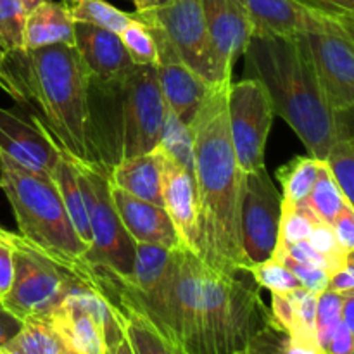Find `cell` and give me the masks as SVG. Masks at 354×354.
Segmentation results:
<instances>
[{
  "label": "cell",
  "mask_w": 354,
  "mask_h": 354,
  "mask_svg": "<svg viewBox=\"0 0 354 354\" xmlns=\"http://www.w3.org/2000/svg\"><path fill=\"white\" fill-rule=\"evenodd\" d=\"M320 159L313 156H297L275 171L282 187V203L287 206L301 207L306 203L318 178Z\"/></svg>",
  "instance_id": "obj_24"
},
{
  "label": "cell",
  "mask_w": 354,
  "mask_h": 354,
  "mask_svg": "<svg viewBox=\"0 0 354 354\" xmlns=\"http://www.w3.org/2000/svg\"><path fill=\"white\" fill-rule=\"evenodd\" d=\"M75 47V23L61 2L44 0L28 10L24 26V50L47 47V45Z\"/></svg>",
  "instance_id": "obj_22"
},
{
  "label": "cell",
  "mask_w": 354,
  "mask_h": 354,
  "mask_svg": "<svg viewBox=\"0 0 354 354\" xmlns=\"http://www.w3.org/2000/svg\"><path fill=\"white\" fill-rule=\"evenodd\" d=\"M107 180L116 189L162 207V152L158 147L118 162L107 173Z\"/></svg>",
  "instance_id": "obj_20"
},
{
  "label": "cell",
  "mask_w": 354,
  "mask_h": 354,
  "mask_svg": "<svg viewBox=\"0 0 354 354\" xmlns=\"http://www.w3.org/2000/svg\"><path fill=\"white\" fill-rule=\"evenodd\" d=\"M341 322L354 332V290L353 292L342 294Z\"/></svg>",
  "instance_id": "obj_50"
},
{
  "label": "cell",
  "mask_w": 354,
  "mask_h": 354,
  "mask_svg": "<svg viewBox=\"0 0 354 354\" xmlns=\"http://www.w3.org/2000/svg\"><path fill=\"white\" fill-rule=\"evenodd\" d=\"M0 354H3V353H2V351H0Z\"/></svg>",
  "instance_id": "obj_58"
},
{
  "label": "cell",
  "mask_w": 354,
  "mask_h": 354,
  "mask_svg": "<svg viewBox=\"0 0 354 354\" xmlns=\"http://www.w3.org/2000/svg\"><path fill=\"white\" fill-rule=\"evenodd\" d=\"M0 90H3L6 93H9L10 97H12L16 102H26V95L23 93V90H21V86L17 85V82L14 78H10V76H6V75H0Z\"/></svg>",
  "instance_id": "obj_49"
},
{
  "label": "cell",
  "mask_w": 354,
  "mask_h": 354,
  "mask_svg": "<svg viewBox=\"0 0 354 354\" xmlns=\"http://www.w3.org/2000/svg\"><path fill=\"white\" fill-rule=\"evenodd\" d=\"M140 21L149 28L154 38L156 52H158L156 71H158L159 88L166 107L173 111L182 123L190 124L206 97L209 95L213 85L206 83L192 69L187 68L176 48L158 24L145 19Z\"/></svg>",
  "instance_id": "obj_14"
},
{
  "label": "cell",
  "mask_w": 354,
  "mask_h": 354,
  "mask_svg": "<svg viewBox=\"0 0 354 354\" xmlns=\"http://www.w3.org/2000/svg\"><path fill=\"white\" fill-rule=\"evenodd\" d=\"M120 38L135 66H156L158 52L154 38L149 28L140 19L133 17V14L127 28L120 33Z\"/></svg>",
  "instance_id": "obj_35"
},
{
  "label": "cell",
  "mask_w": 354,
  "mask_h": 354,
  "mask_svg": "<svg viewBox=\"0 0 354 354\" xmlns=\"http://www.w3.org/2000/svg\"><path fill=\"white\" fill-rule=\"evenodd\" d=\"M239 2L249 14L254 35L259 37L290 38L308 31L322 30L341 21L306 9L296 0H239Z\"/></svg>",
  "instance_id": "obj_17"
},
{
  "label": "cell",
  "mask_w": 354,
  "mask_h": 354,
  "mask_svg": "<svg viewBox=\"0 0 354 354\" xmlns=\"http://www.w3.org/2000/svg\"><path fill=\"white\" fill-rule=\"evenodd\" d=\"M21 2H23L24 6H26V9L30 10V9H33L35 6H38L40 2H44V0H21Z\"/></svg>",
  "instance_id": "obj_54"
},
{
  "label": "cell",
  "mask_w": 354,
  "mask_h": 354,
  "mask_svg": "<svg viewBox=\"0 0 354 354\" xmlns=\"http://www.w3.org/2000/svg\"><path fill=\"white\" fill-rule=\"evenodd\" d=\"M315 218L301 207L287 206L282 203V211H280V225H279V237H277V248L272 258L282 259L283 252L289 245L296 244L299 241H306L313 230Z\"/></svg>",
  "instance_id": "obj_34"
},
{
  "label": "cell",
  "mask_w": 354,
  "mask_h": 354,
  "mask_svg": "<svg viewBox=\"0 0 354 354\" xmlns=\"http://www.w3.org/2000/svg\"><path fill=\"white\" fill-rule=\"evenodd\" d=\"M64 154L76 171L92 232V244L85 254V263L93 272L106 273L120 282H128L133 268L135 242L118 216L111 199L107 173L95 162L78 159L66 151Z\"/></svg>",
  "instance_id": "obj_7"
},
{
  "label": "cell",
  "mask_w": 354,
  "mask_h": 354,
  "mask_svg": "<svg viewBox=\"0 0 354 354\" xmlns=\"http://www.w3.org/2000/svg\"><path fill=\"white\" fill-rule=\"evenodd\" d=\"M304 209L311 214L317 221L322 223L332 225L337 214L341 213L344 207H351L346 203L344 196H342L341 189L335 183L334 176L328 171L325 161H320V168H318V178L315 182L313 190L308 196L306 203L303 204ZM354 209V207H351Z\"/></svg>",
  "instance_id": "obj_26"
},
{
  "label": "cell",
  "mask_w": 354,
  "mask_h": 354,
  "mask_svg": "<svg viewBox=\"0 0 354 354\" xmlns=\"http://www.w3.org/2000/svg\"><path fill=\"white\" fill-rule=\"evenodd\" d=\"M294 310V327L287 337L289 342L299 348L317 351V339H315V317H317V294L308 292L303 287L287 292Z\"/></svg>",
  "instance_id": "obj_31"
},
{
  "label": "cell",
  "mask_w": 354,
  "mask_h": 354,
  "mask_svg": "<svg viewBox=\"0 0 354 354\" xmlns=\"http://www.w3.org/2000/svg\"><path fill=\"white\" fill-rule=\"evenodd\" d=\"M214 85L189 124L194 138V178L199 206V259L213 272H248L242 254L241 203L244 171L228 130L227 93Z\"/></svg>",
  "instance_id": "obj_1"
},
{
  "label": "cell",
  "mask_w": 354,
  "mask_h": 354,
  "mask_svg": "<svg viewBox=\"0 0 354 354\" xmlns=\"http://www.w3.org/2000/svg\"><path fill=\"white\" fill-rule=\"evenodd\" d=\"M214 85H230L235 62L242 57L254 30L239 0H203Z\"/></svg>",
  "instance_id": "obj_13"
},
{
  "label": "cell",
  "mask_w": 354,
  "mask_h": 354,
  "mask_svg": "<svg viewBox=\"0 0 354 354\" xmlns=\"http://www.w3.org/2000/svg\"><path fill=\"white\" fill-rule=\"evenodd\" d=\"M0 151L28 171L48 178L61 159L54 135L44 118L23 120L12 111L0 107Z\"/></svg>",
  "instance_id": "obj_15"
},
{
  "label": "cell",
  "mask_w": 354,
  "mask_h": 354,
  "mask_svg": "<svg viewBox=\"0 0 354 354\" xmlns=\"http://www.w3.org/2000/svg\"><path fill=\"white\" fill-rule=\"evenodd\" d=\"M16 64L10 73L23 93L33 97L45 124L68 154L88 161L86 118L90 75L76 47L47 45L7 55Z\"/></svg>",
  "instance_id": "obj_4"
},
{
  "label": "cell",
  "mask_w": 354,
  "mask_h": 354,
  "mask_svg": "<svg viewBox=\"0 0 354 354\" xmlns=\"http://www.w3.org/2000/svg\"><path fill=\"white\" fill-rule=\"evenodd\" d=\"M297 3L315 12L354 23V0H296Z\"/></svg>",
  "instance_id": "obj_42"
},
{
  "label": "cell",
  "mask_w": 354,
  "mask_h": 354,
  "mask_svg": "<svg viewBox=\"0 0 354 354\" xmlns=\"http://www.w3.org/2000/svg\"><path fill=\"white\" fill-rule=\"evenodd\" d=\"M272 322L249 272L234 275L203 265V337L206 354H248L254 335Z\"/></svg>",
  "instance_id": "obj_6"
},
{
  "label": "cell",
  "mask_w": 354,
  "mask_h": 354,
  "mask_svg": "<svg viewBox=\"0 0 354 354\" xmlns=\"http://www.w3.org/2000/svg\"><path fill=\"white\" fill-rule=\"evenodd\" d=\"M6 349L21 354H64L68 351L64 341L50 327L45 318H24L23 328Z\"/></svg>",
  "instance_id": "obj_29"
},
{
  "label": "cell",
  "mask_w": 354,
  "mask_h": 354,
  "mask_svg": "<svg viewBox=\"0 0 354 354\" xmlns=\"http://www.w3.org/2000/svg\"><path fill=\"white\" fill-rule=\"evenodd\" d=\"M289 337L270 322L252 339L248 354H289Z\"/></svg>",
  "instance_id": "obj_41"
},
{
  "label": "cell",
  "mask_w": 354,
  "mask_h": 354,
  "mask_svg": "<svg viewBox=\"0 0 354 354\" xmlns=\"http://www.w3.org/2000/svg\"><path fill=\"white\" fill-rule=\"evenodd\" d=\"M106 354H133V349H131L127 335H123V339L118 344H114L111 349H107Z\"/></svg>",
  "instance_id": "obj_51"
},
{
  "label": "cell",
  "mask_w": 354,
  "mask_h": 354,
  "mask_svg": "<svg viewBox=\"0 0 354 354\" xmlns=\"http://www.w3.org/2000/svg\"><path fill=\"white\" fill-rule=\"evenodd\" d=\"M64 354H75V353H73V351H71V349H68V351H66Z\"/></svg>",
  "instance_id": "obj_57"
},
{
  "label": "cell",
  "mask_w": 354,
  "mask_h": 354,
  "mask_svg": "<svg viewBox=\"0 0 354 354\" xmlns=\"http://www.w3.org/2000/svg\"><path fill=\"white\" fill-rule=\"evenodd\" d=\"M325 165L341 189L346 203L354 207V142L353 137L339 138L328 149Z\"/></svg>",
  "instance_id": "obj_32"
},
{
  "label": "cell",
  "mask_w": 354,
  "mask_h": 354,
  "mask_svg": "<svg viewBox=\"0 0 354 354\" xmlns=\"http://www.w3.org/2000/svg\"><path fill=\"white\" fill-rule=\"evenodd\" d=\"M354 353V332L339 322L337 328L332 334L330 341L318 354H353Z\"/></svg>",
  "instance_id": "obj_46"
},
{
  "label": "cell",
  "mask_w": 354,
  "mask_h": 354,
  "mask_svg": "<svg viewBox=\"0 0 354 354\" xmlns=\"http://www.w3.org/2000/svg\"><path fill=\"white\" fill-rule=\"evenodd\" d=\"M162 207L168 213L180 244L199 252V206L194 173L162 154Z\"/></svg>",
  "instance_id": "obj_16"
},
{
  "label": "cell",
  "mask_w": 354,
  "mask_h": 354,
  "mask_svg": "<svg viewBox=\"0 0 354 354\" xmlns=\"http://www.w3.org/2000/svg\"><path fill=\"white\" fill-rule=\"evenodd\" d=\"M55 144H57L59 152H61V159H59L57 165L54 166L48 180L54 183L55 190H57L59 197H61L62 204H64L66 211H68V216L69 220H71V225L73 228H75L76 235H78L80 241H82L86 248H90V244H92V232H90L85 199H83L82 189H80L78 178H76V171L57 140H55Z\"/></svg>",
  "instance_id": "obj_23"
},
{
  "label": "cell",
  "mask_w": 354,
  "mask_h": 354,
  "mask_svg": "<svg viewBox=\"0 0 354 354\" xmlns=\"http://www.w3.org/2000/svg\"><path fill=\"white\" fill-rule=\"evenodd\" d=\"M166 2H169V0H151V9L162 6V3H166Z\"/></svg>",
  "instance_id": "obj_55"
},
{
  "label": "cell",
  "mask_w": 354,
  "mask_h": 354,
  "mask_svg": "<svg viewBox=\"0 0 354 354\" xmlns=\"http://www.w3.org/2000/svg\"><path fill=\"white\" fill-rule=\"evenodd\" d=\"M133 354H187L166 341L140 313L124 304H113Z\"/></svg>",
  "instance_id": "obj_25"
},
{
  "label": "cell",
  "mask_w": 354,
  "mask_h": 354,
  "mask_svg": "<svg viewBox=\"0 0 354 354\" xmlns=\"http://www.w3.org/2000/svg\"><path fill=\"white\" fill-rule=\"evenodd\" d=\"M28 9L21 0H0V48L6 55L24 52Z\"/></svg>",
  "instance_id": "obj_33"
},
{
  "label": "cell",
  "mask_w": 354,
  "mask_h": 354,
  "mask_svg": "<svg viewBox=\"0 0 354 354\" xmlns=\"http://www.w3.org/2000/svg\"><path fill=\"white\" fill-rule=\"evenodd\" d=\"M337 237L339 245H341L344 254H353L354 252V209L351 207H344L337 218L332 223Z\"/></svg>",
  "instance_id": "obj_45"
},
{
  "label": "cell",
  "mask_w": 354,
  "mask_h": 354,
  "mask_svg": "<svg viewBox=\"0 0 354 354\" xmlns=\"http://www.w3.org/2000/svg\"><path fill=\"white\" fill-rule=\"evenodd\" d=\"M301 37L332 109L337 113H353L354 24L337 21Z\"/></svg>",
  "instance_id": "obj_10"
},
{
  "label": "cell",
  "mask_w": 354,
  "mask_h": 354,
  "mask_svg": "<svg viewBox=\"0 0 354 354\" xmlns=\"http://www.w3.org/2000/svg\"><path fill=\"white\" fill-rule=\"evenodd\" d=\"M280 261H283V265L294 273L297 280H299V286L303 289H306L311 294H322L324 290L328 289V282H330V275L327 272L320 268H315V266L303 265V263H297L290 258H282Z\"/></svg>",
  "instance_id": "obj_40"
},
{
  "label": "cell",
  "mask_w": 354,
  "mask_h": 354,
  "mask_svg": "<svg viewBox=\"0 0 354 354\" xmlns=\"http://www.w3.org/2000/svg\"><path fill=\"white\" fill-rule=\"evenodd\" d=\"M0 189L9 201L21 237L95 290V272L85 263L88 248L76 235L54 183L24 169L0 151Z\"/></svg>",
  "instance_id": "obj_5"
},
{
  "label": "cell",
  "mask_w": 354,
  "mask_h": 354,
  "mask_svg": "<svg viewBox=\"0 0 354 354\" xmlns=\"http://www.w3.org/2000/svg\"><path fill=\"white\" fill-rule=\"evenodd\" d=\"M73 23H86L106 28L120 35L131 21V14L120 10L107 0H61Z\"/></svg>",
  "instance_id": "obj_28"
},
{
  "label": "cell",
  "mask_w": 354,
  "mask_h": 354,
  "mask_svg": "<svg viewBox=\"0 0 354 354\" xmlns=\"http://www.w3.org/2000/svg\"><path fill=\"white\" fill-rule=\"evenodd\" d=\"M306 241L310 242V245L315 249V251L327 256V258L334 259L335 263H341V265L349 258V256H351L342 252L332 225L322 223V221H315L313 230H311L310 237H308Z\"/></svg>",
  "instance_id": "obj_38"
},
{
  "label": "cell",
  "mask_w": 354,
  "mask_h": 354,
  "mask_svg": "<svg viewBox=\"0 0 354 354\" xmlns=\"http://www.w3.org/2000/svg\"><path fill=\"white\" fill-rule=\"evenodd\" d=\"M88 161L109 173L118 162L154 151L166 116L156 66H131L113 80L88 82Z\"/></svg>",
  "instance_id": "obj_3"
},
{
  "label": "cell",
  "mask_w": 354,
  "mask_h": 354,
  "mask_svg": "<svg viewBox=\"0 0 354 354\" xmlns=\"http://www.w3.org/2000/svg\"><path fill=\"white\" fill-rule=\"evenodd\" d=\"M45 320L64 341L66 348L75 354H106L107 348L102 328L93 320L92 315L86 313L68 296Z\"/></svg>",
  "instance_id": "obj_21"
},
{
  "label": "cell",
  "mask_w": 354,
  "mask_h": 354,
  "mask_svg": "<svg viewBox=\"0 0 354 354\" xmlns=\"http://www.w3.org/2000/svg\"><path fill=\"white\" fill-rule=\"evenodd\" d=\"M0 75H6V76H10V78H12V75L7 71V55L2 48H0Z\"/></svg>",
  "instance_id": "obj_52"
},
{
  "label": "cell",
  "mask_w": 354,
  "mask_h": 354,
  "mask_svg": "<svg viewBox=\"0 0 354 354\" xmlns=\"http://www.w3.org/2000/svg\"><path fill=\"white\" fill-rule=\"evenodd\" d=\"M272 325L289 335L294 327V310L287 294L272 292V308H270Z\"/></svg>",
  "instance_id": "obj_44"
},
{
  "label": "cell",
  "mask_w": 354,
  "mask_h": 354,
  "mask_svg": "<svg viewBox=\"0 0 354 354\" xmlns=\"http://www.w3.org/2000/svg\"><path fill=\"white\" fill-rule=\"evenodd\" d=\"M171 161L194 173V138L189 124L182 123L173 111L166 109L161 138L156 145Z\"/></svg>",
  "instance_id": "obj_30"
},
{
  "label": "cell",
  "mask_w": 354,
  "mask_h": 354,
  "mask_svg": "<svg viewBox=\"0 0 354 354\" xmlns=\"http://www.w3.org/2000/svg\"><path fill=\"white\" fill-rule=\"evenodd\" d=\"M328 289L337 294H348L354 290V261L353 256L346 259L344 265L330 277Z\"/></svg>",
  "instance_id": "obj_48"
},
{
  "label": "cell",
  "mask_w": 354,
  "mask_h": 354,
  "mask_svg": "<svg viewBox=\"0 0 354 354\" xmlns=\"http://www.w3.org/2000/svg\"><path fill=\"white\" fill-rule=\"evenodd\" d=\"M2 353H3V354H21V353L14 351V349H2Z\"/></svg>",
  "instance_id": "obj_56"
},
{
  "label": "cell",
  "mask_w": 354,
  "mask_h": 354,
  "mask_svg": "<svg viewBox=\"0 0 354 354\" xmlns=\"http://www.w3.org/2000/svg\"><path fill=\"white\" fill-rule=\"evenodd\" d=\"M342 294L327 289L318 294L317 317H315V339H317V354L327 346L332 334L341 322Z\"/></svg>",
  "instance_id": "obj_36"
},
{
  "label": "cell",
  "mask_w": 354,
  "mask_h": 354,
  "mask_svg": "<svg viewBox=\"0 0 354 354\" xmlns=\"http://www.w3.org/2000/svg\"><path fill=\"white\" fill-rule=\"evenodd\" d=\"M286 256L287 258L294 259V261L303 263V265H310V266H315V268L324 270V272H327L330 277L334 275V273L337 272V270L346 263L344 261L341 265V263H335L334 259L320 254V252L315 251V249L311 248L310 242L308 241H299V242H296V244L289 245V248L286 249V252H283L282 258H286Z\"/></svg>",
  "instance_id": "obj_39"
},
{
  "label": "cell",
  "mask_w": 354,
  "mask_h": 354,
  "mask_svg": "<svg viewBox=\"0 0 354 354\" xmlns=\"http://www.w3.org/2000/svg\"><path fill=\"white\" fill-rule=\"evenodd\" d=\"M133 3H135V10H137V12L151 9V0H133Z\"/></svg>",
  "instance_id": "obj_53"
},
{
  "label": "cell",
  "mask_w": 354,
  "mask_h": 354,
  "mask_svg": "<svg viewBox=\"0 0 354 354\" xmlns=\"http://www.w3.org/2000/svg\"><path fill=\"white\" fill-rule=\"evenodd\" d=\"M282 194L266 168L244 173L241 203V239L245 270L268 261L277 248Z\"/></svg>",
  "instance_id": "obj_11"
},
{
  "label": "cell",
  "mask_w": 354,
  "mask_h": 354,
  "mask_svg": "<svg viewBox=\"0 0 354 354\" xmlns=\"http://www.w3.org/2000/svg\"><path fill=\"white\" fill-rule=\"evenodd\" d=\"M75 47L92 80H113L133 66L120 35L95 24L75 23Z\"/></svg>",
  "instance_id": "obj_19"
},
{
  "label": "cell",
  "mask_w": 354,
  "mask_h": 354,
  "mask_svg": "<svg viewBox=\"0 0 354 354\" xmlns=\"http://www.w3.org/2000/svg\"><path fill=\"white\" fill-rule=\"evenodd\" d=\"M14 277V251L9 230L0 227V299L9 292Z\"/></svg>",
  "instance_id": "obj_43"
},
{
  "label": "cell",
  "mask_w": 354,
  "mask_h": 354,
  "mask_svg": "<svg viewBox=\"0 0 354 354\" xmlns=\"http://www.w3.org/2000/svg\"><path fill=\"white\" fill-rule=\"evenodd\" d=\"M248 272L251 273L256 286L263 287V289H268L270 292L287 294L290 290L301 287L299 280L294 277V273L280 259L270 258L268 261L259 263V265L249 268Z\"/></svg>",
  "instance_id": "obj_37"
},
{
  "label": "cell",
  "mask_w": 354,
  "mask_h": 354,
  "mask_svg": "<svg viewBox=\"0 0 354 354\" xmlns=\"http://www.w3.org/2000/svg\"><path fill=\"white\" fill-rule=\"evenodd\" d=\"M169 256H171V251L161 248V245L135 242L131 277L128 282L121 283H127L128 287L138 290V292H147V290L154 289L168 268Z\"/></svg>",
  "instance_id": "obj_27"
},
{
  "label": "cell",
  "mask_w": 354,
  "mask_h": 354,
  "mask_svg": "<svg viewBox=\"0 0 354 354\" xmlns=\"http://www.w3.org/2000/svg\"><path fill=\"white\" fill-rule=\"evenodd\" d=\"M109 187L118 216L133 242L161 245L169 251L182 245L165 207L137 199L111 183Z\"/></svg>",
  "instance_id": "obj_18"
},
{
  "label": "cell",
  "mask_w": 354,
  "mask_h": 354,
  "mask_svg": "<svg viewBox=\"0 0 354 354\" xmlns=\"http://www.w3.org/2000/svg\"><path fill=\"white\" fill-rule=\"evenodd\" d=\"M228 130L239 168L244 173L265 168V149L275 120L265 86L252 78L230 83L227 93Z\"/></svg>",
  "instance_id": "obj_9"
},
{
  "label": "cell",
  "mask_w": 354,
  "mask_h": 354,
  "mask_svg": "<svg viewBox=\"0 0 354 354\" xmlns=\"http://www.w3.org/2000/svg\"><path fill=\"white\" fill-rule=\"evenodd\" d=\"M245 76L258 80L280 116L299 137L310 156L324 161L339 138L353 137L351 113L332 109L303 37L254 35L244 52Z\"/></svg>",
  "instance_id": "obj_2"
},
{
  "label": "cell",
  "mask_w": 354,
  "mask_h": 354,
  "mask_svg": "<svg viewBox=\"0 0 354 354\" xmlns=\"http://www.w3.org/2000/svg\"><path fill=\"white\" fill-rule=\"evenodd\" d=\"M23 328V320L12 313L0 299V351L12 342V339Z\"/></svg>",
  "instance_id": "obj_47"
},
{
  "label": "cell",
  "mask_w": 354,
  "mask_h": 354,
  "mask_svg": "<svg viewBox=\"0 0 354 354\" xmlns=\"http://www.w3.org/2000/svg\"><path fill=\"white\" fill-rule=\"evenodd\" d=\"M9 237L14 251V277L2 303L21 320L47 318L71 290L88 287L33 242L12 232Z\"/></svg>",
  "instance_id": "obj_8"
},
{
  "label": "cell",
  "mask_w": 354,
  "mask_h": 354,
  "mask_svg": "<svg viewBox=\"0 0 354 354\" xmlns=\"http://www.w3.org/2000/svg\"><path fill=\"white\" fill-rule=\"evenodd\" d=\"M131 14L138 19L158 24L169 38L187 68L214 86L203 0H169L154 9L140 12L135 10Z\"/></svg>",
  "instance_id": "obj_12"
}]
</instances>
